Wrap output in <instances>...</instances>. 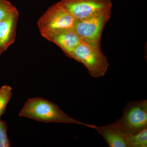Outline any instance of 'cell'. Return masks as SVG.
I'll return each mask as SVG.
<instances>
[{"label": "cell", "mask_w": 147, "mask_h": 147, "mask_svg": "<svg viewBox=\"0 0 147 147\" xmlns=\"http://www.w3.org/2000/svg\"><path fill=\"white\" fill-rule=\"evenodd\" d=\"M19 116L46 123L76 124L92 129L96 126L72 119L62 111L57 105L40 97L28 98L19 113Z\"/></svg>", "instance_id": "obj_1"}, {"label": "cell", "mask_w": 147, "mask_h": 147, "mask_svg": "<svg viewBox=\"0 0 147 147\" xmlns=\"http://www.w3.org/2000/svg\"><path fill=\"white\" fill-rule=\"evenodd\" d=\"M76 19L60 2L55 4L49 8L38 22L40 32L43 37L55 33L74 30Z\"/></svg>", "instance_id": "obj_2"}, {"label": "cell", "mask_w": 147, "mask_h": 147, "mask_svg": "<svg viewBox=\"0 0 147 147\" xmlns=\"http://www.w3.org/2000/svg\"><path fill=\"white\" fill-rule=\"evenodd\" d=\"M69 58L83 64L93 78L104 76L109 66L107 58L100 47L92 46L83 40L73 50Z\"/></svg>", "instance_id": "obj_3"}, {"label": "cell", "mask_w": 147, "mask_h": 147, "mask_svg": "<svg viewBox=\"0 0 147 147\" xmlns=\"http://www.w3.org/2000/svg\"><path fill=\"white\" fill-rule=\"evenodd\" d=\"M114 123L127 134L147 128L146 99L127 102L123 110L122 116Z\"/></svg>", "instance_id": "obj_4"}, {"label": "cell", "mask_w": 147, "mask_h": 147, "mask_svg": "<svg viewBox=\"0 0 147 147\" xmlns=\"http://www.w3.org/2000/svg\"><path fill=\"white\" fill-rule=\"evenodd\" d=\"M111 11H104L84 20L76 21L74 31L86 43L100 47L101 35L110 18Z\"/></svg>", "instance_id": "obj_5"}, {"label": "cell", "mask_w": 147, "mask_h": 147, "mask_svg": "<svg viewBox=\"0 0 147 147\" xmlns=\"http://www.w3.org/2000/svg\"><path fill=\"white\" fill-rule=\"evenodd\" d=\"M76 21H81L111 10V0H61L59 1Z\"/></svg>", "instance_id": "obj_6"}, {"label": "cell", "mask_w": 147, "mask_h": 147, "mask_svg": "<svg viewBox=\"0 0 147 147\" xmlns=\"http://www.w3.org/2000/svg\"><path fill=\"white\" fill-rule=\"evenodd\" d=\"M58 45L69 57L82 40L74 30H66L55 33L46 38Z\"/></svg>", "instance_id": "obj_7"}, {"label": "cell", "mask_w": 147, "mask_h": 147, "mask_svg": "<svg viewBox=\"0 0 147 147\" xmlns=\"http://www.w3.org/2000/svg\"><path fill=\"white\" fill-rule=\"evenodd\" d=\"M93 129L104 139L110 147H128L127 134L119 128L115 123L100 127L96 125Z\"/></svg>", "instance_id": "obj_8"}, {"label": "cell", "mask_w": 147, "mask_h": 147, "mask_svg": "<svg viewBox=\"0 0 147 147\" xmlns=\"http://www.w3.org/2000/svg\"><path fill=\"white\" fill-rule=\"evenodd\" d=\"M18 13L7 17L0 22V53L2 54L15 40Z\"/></svg>", "instance_id": "obj_9"}, {"label": "cell", "mask_w": 147, "mask_h": 147, "mask_svg": "<svg viewBox=\"0 0 147 147\" xmlns=\"http://www.w3.org/2000/svg\"><path fill=\"white\" fill-rule=\"evenodd\" d=\"M128 147H147V128L127 134Z\"/></svg>", "instance_id": "obj_10"}, {"label": "cell", "mask_w": 147, "mask_h": 147, "mask_svg": "<svg viewBox=\"0 0 147 147\" xmlns=\"http://www.w3.org/2000/svg\"><path fill=\"white\" fill-rule=\"evenodd\" d=\"M12 88L5 85L0 88V118L4 114L6 108L12 97Z\"/></svg>", "instance_id": "obj_11"}, {"label": "cell", "mask_w": 147, "mask_h": 147, "mask_svg": "<svg viewBox=\"0 0 147 147\" xmlns=\"http://www.w3.org/2000/svg\"><path fill=\"white\" fill-rule=\"evenodd\" d=\"M18 13L17 9L8 1L0 0V22L13 14Z\"/></svg>", "instance_id": "obj_12"}, {"label": "cell", "mask_w": 147, "mask_h": 147, "mask_svg": "<svg viewBox=\"0 0 147 147\" xmlns=\"http://www.w3.org/2000/svg\"><path fill=\"white\" fill-rule=\"evenodd\" d=\"M7 124L0 118V147H9L11 144L7 135Z\"/></svg>", "instance_id": "obj_13"}]
</instances>
